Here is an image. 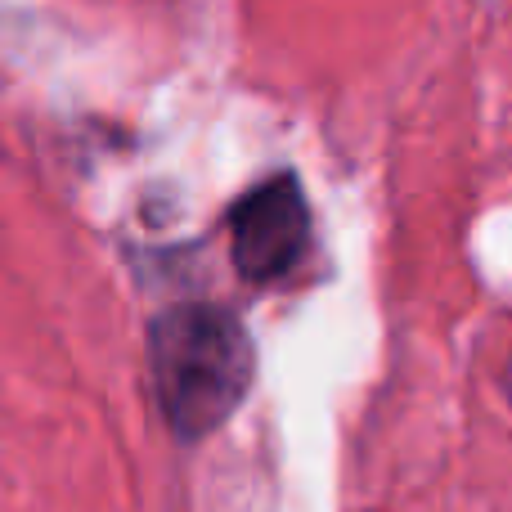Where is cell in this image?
I'll return each mask as SVG.
<instances>
[{
	"mask_svg": "<svg viewBox=\"0 0 512 512\" xmlns=\"http://www.w3.org/2000/svg\"><path fill=\"white\" fill-rule=\"evenodd\" d=\"M153 387L180 436H207L252 387V337L221 306H171L149 337Z\"/></svg>",
	"mask_w": 512,
	"mask_h": 512,
	"instance_id": "1",
	"label": "cell"
},
{
	"mask_svg": "<svg viewBox=\"0 0 512 512\" xmlns=\"http://www.w3.org/2000/svg\"><path fill=\"white\" fill-rule=\"evenodd\" d=\"M310 248V207L297 176L283 171L239 198L230 212V252L243 279L274 283Z\"/></svg>",
	"mask_w": 512,
	"mask_h": 512,
	"instance_id": "2",
	"label": "cell"
}]
</instances>
